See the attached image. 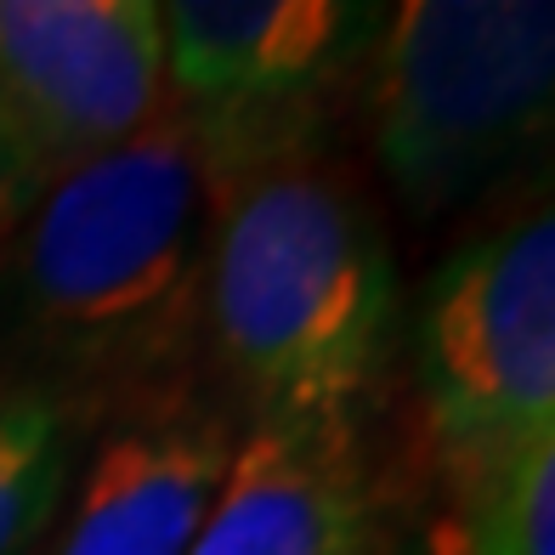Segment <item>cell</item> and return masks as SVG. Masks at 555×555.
<instances>
[{
  "label": "cell",
  "instance_id": "8fae6325",
  "mask_svg": "<svg viewBox=\"0 0 555 555\" xmlns=\"http://www.w3.org/2000/svg\"><path fill=\"white\" fill-rule=\"evenodd\" d=\"M35 205V182L23 170V154L12 142V125H7V108H0V238L17 227V216Z\"/></svg>",
  "mask_w": 555,
  "mask_h": 555
},
{
  "label": "cell",
  "instance_id": "30bf717a",
  "mask_svg": "<svg viewBox=\"0 0 555 555\" xmlns=\"http://www.w3.org/2000/svg\"><path fill=\"white\" fill-rule=\"evenodd\" d=\"M442 555H555V437L448 504Z\"/></svg>",
  "mask_w": 555,
  "mask_h": 555
},
{
  "label": "cell",
  "instance_id": "5b68a950",
  "mask_svg": "<svg viewBox=\"0 0 555 555\" xmlns=\"http://www.w3.org/2000/svg\"><path fill=\"white\" fill-rule=\"evenodd\" d=\"M369 17L340 0H170L159 7L170 108L198 125L216 165L323 131L335 80L374 40Z\"/></svg>",
  "mask_w": 555,
  "mask_h": 555
},
{
  "label": "cell",
  "instance_id": "277c9868",
  "mask_svg": "<svg viewBox=\"0 0 555 555\" xmlns=\"http://www.w3.org/2000/svg\"><path fill=\"white\" fill-rule=\"evenodd\" d=\"M414 414L448 504L555 437V216L521 205L431 272L414 312Z\"/></svg>",
  "mask_w": 555,
  "mask_h": 555
},
{
  "label": "cell",
  "instance_id": "52a82bcc",
  "mask_svg": "<svg viewBox=\"0 0 555 555\" xmlns=\"http://www.w3.org/2000/svg\"><path fill=\"white\" fill-rule=\"evenodd\" d=\"M233 409L170 391L103 425L52 555H188L233 465Z\"/></svg>",
  "mask_w": 555,
  "mask_h": 555
},
{
  "label": "cell",
  "instance_id": "ba28073f",
  "mask_svg": "<svg viewBox=\"0 0 555 555\" xmlns=\"http://www.w3.org/2000/svg\"><path fill=\"white\" fill-rule=\"evenodd\" d=\"M188 555H386V493L363 425H244Z\"/></svg>",
  "mask_w": 555,
  "mask_h": 555
},
{
  "label": "cell",
  "instance_id": "8992f818",
  "mask_svg": "<svg viewBox=\"0 0 555 555\" xmlns=\"http://www.w3.org/2000/svg\"><path fill=\"white\" fill-rule=\"evenodd\" d=\"M0 108L35 193L142 137L165 108L154 0H0Z\"/></svg>",
  "mask_w": 555,
  "mask_h": 555
},
{
  "label": "cell",
  "instance_id": "7a4b0ae2",
  "mask_svg": "<svg viewBox=\"0 0 555 555\" xmlns=\"http://www.w3.org/2000/svg\"><path fill=\"white\" fill-rule=\"evenodd\" d=\"M216 165V159H210ZM397 335L386 216L323 131L216 165L205 363L244 425H363Z\"/></svg>",
  "mask_w": 555,
  "mask_h": 555
},
{
  "label": "cell",
  "instance_id": "6da1fadb",
  "mask_svg": "<svg viewBox=\"0 0 555 555\" xmlns=\"http://www.w3.org/2000/svg\"><path fill=\"white\" fill-rule=\"evenodd\" d=\"M210 227L216 165L176 108L63 170L0 238V369L80 425L198 386Z\"/></svg>",
  "mask_w": 555,
  "mask_h": 555
},
{
  "label": "cell",
  "instance_id": "9c48e42d",
  "mask_svg": "<svg viewBox=\"0 0 555 555\" xmlns=\"http://www.w3.org/2000/svg\"><path fill=\"white\" fill-rule=\"evenodd\" d=\"M86 425L57 397L0 369V555H29L52 527Z\"/></svg>",
  "mask_w": 555,
  "mask_h": 555
},
{
  "label": "cell",
  "instance_id": "3957f363",
  "mask_svg": "<svg viewBox=\"0 0 555 555\" xmlns=\"http://www.w3.org/2000/svg\"><path fill=\"white\" fill-rule=\"evenodd\" d=\"M358 68L386 193L414 221H442L544 142L555 12L544 0H402Z\"/></svg>",
  "mask_w": 555,
  "mask_h": 555
}]
</instances>
